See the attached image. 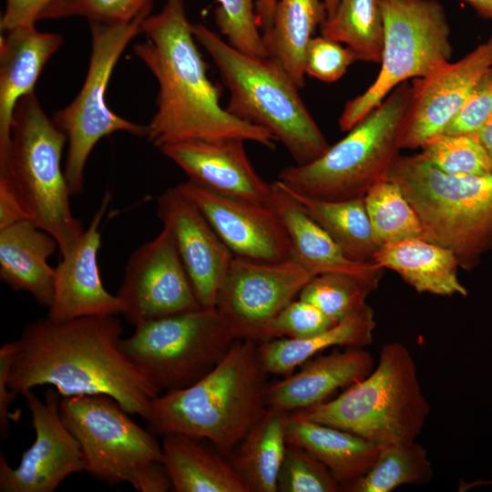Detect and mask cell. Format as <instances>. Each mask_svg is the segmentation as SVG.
I'll return each instance as SVG.
<instances>
[{"label":"cell","mask_w":492,"mask_h":492,"mask_svg":"<svg viewBox=\"0 0 492 492\" xmlns=\"http://www.w3.org/2000/svg\"><path fill=\"white\" fill-rule=\"evenodd\" d=\"M375 328L373 308L364 304L331 328L309 338H278L259 343L264 372L288 375L320 351L332 346L365 347L373 343Z\"/></svg>","instance_id":"obj_28"},{"label":"cell","mask_w":492,"mask_h":492,"mask_svg":"<svg viewBox=\"0 0 492 492\" xmlns=\"http://www.w3.org/2000/svg\"><path fill=\"white\" fill-rule=\"evenodd\" d=\"M192 30L229 90L228 112L270 131L297 165L309 163L328 149L300 88L278 64L234 48L203 24H193Z\"/></svg>","instance_id":"obj_4"},{"label":"cell","mask_w":492,"mask_h":492,"mask_svg":"<svg viewBox=\"0 0 492 492\" xmlns=\"http://www.w3.org/2000/svg\"><path fill=\"white\" fill-rule=\"evenodd\" d=\"M374 368L364 347H347L309 361L297 373L268 384L267 406L293 413L325 401L337 389L365 378Z\"/></svg>","instance_id":"obj_22"},{"label":"cell","mask_w":492,"mask_h":492,"mask_svg":"<svg viewBox=\"0 0 492 492\" xmlns=\"http://www.w3.org/2000/svg\"><path fill=\"white\" fill-rule=\"evenodd\" d=\"M432 466L425 448L415 441L383 446L362 477L343 488L348 492H389L405 484L429 480Z\"/></svg>","instance_id":"obj_33"},{"label":"cell","mask_w":492,"mask_h":492,"mask_svg":"<svg viewBox=\"0 0 492 492\" xmlns=\"http://www.w3.org/2000/svg\"><path fill=\"white\" fill-rule=\"evenodd\" d=\"M116 295L122 315L134 326L201 308L166 227L129 256Z\"/></svg>","instance_id":"obj_14"},{"label":"cell","mask_w":492,"mask_h":492,"mask_svg":"<svg viewBox=\"0 0 492 492\" xmlns=\"http://www.w3.org/2000/svg\"><path fill=\"white\" fill-rule=\"evenodd\" d=\"M327 16L323 0H277L272 24L261 33L268 58L302 88L307 46Z\"/></svg>","instance_id":"obj_29"},{"label":"cell","mask_w":492,"mask_h":492,"mask_svg":"<svg viewBox=\"0 0 492 492\" xmlns=\"http://www.w3.org/2000/svg\"><path fill=\"white\" fill-rule=\"evenodd\" d=\"M240 138L189 139L158 148L189 179L220 194L270 204L272 184L255 170Z\"/></svg>","instance_id":"obj_20"},{"label":"cell","mask_w":492,"mask_h":492,"mask_svg":"<svg viewBox=\"0 0 492 492\" xmlns=\"http://www.w3.org/2000/svg\"><path fill=\"white\" fill-rule=\"evenodd\" d=\"M411 97L412 86L399 85L343 138L309 163L282 169L278 180L293 193L320 200L364 198L387 178L399 154V134Z\"/></svg>","instance_id":"obj_8"},{"label":"cell","mask_w":492,"mask_h":492,"mask_svg":"<svg viewBox=\"0 0 492 492\" xmlns=\"http://www.w3.org/2000/svg\"><path fill=\"white\" fill-rule=\"evenodd\" d=\"M157 215L172 235L201 307L214 308L234 255L200 210L176 187L158 197Z\"/></svg>","instance_id":"obj_18"},{"label":"cell","mask_w":492,"mask_h":492,"mask_svg":"<svg viewBox=\"0 0 492 492\" xmlns=\"http://www.w3.org/2000/svg\"><path fill=\"white\" fill-rule=\"evenodd\" d=\"M67 141L33 93L17 102L10 145L0 159V178L15 193L28 220L55 238L61 258L73 251L85 231L72 212V195L61 167Z\"/></svg>","instance_id":"obj_5"},{"label":"cell","mask_w":492,"mask_h":492,"mask_svg":"<svg viewBox=\"0 0 492 492\" xmlns=\"http://www.w3.org/2000/svg\"><path fill=\"white\" fill-rule=\"evenodd\" d=\"M153 0H55L41 14L39 20L83 16L87 21L128 22Z\"/></svg>","instance_id":"obj_39"},{"label":"cell","mask_w":492,"mask_h":492,"mask_svg":"<svg viewBox=\"0 0 492 492\" xmlns=\"http://www.w3.org/2000/svg\"><path fill=\"white\" fill-rule=\"evenodd\" d=\"M429 413L413 356L405 344L394 342L382 347L377 365L365 378L331 401L291 415L383 446L415 441Z\"/></svg>","instance_id":"obj_6"},{"label":"cell","mask_w":492,"mask_h":492,"mask_svg":"<svg viewBox=\"0 0 492 492\" xmlns=\"http://www.w3.org/2000/svg\"><path fill=\"white\" fill-rule=\"evenodd\" d=\"M63 43L60 35L35 26L2 32L0 37V159L8 150L14 112L21 97L33 94L47 61Z\"/></svg>","instance_id":"obj_21"},{"label":"cell","mask_w":492,"mask_h":492,"mask_svg":"<svg viewBox=\"0 0 492 492\" xmlns=\"http://www.w3.org/2000/svg\"><path fill=\"white\" fill-rule=\"evenodd\" d=\"M314 276L292 258L260 262L234 257L215 307L239 339L261 343L272 319Z\"/></svg>","instance_id":"obj_13"},{"label":"cell","mask_w":492,"mask_h":492,"mask_svg":"<svg viewBox=\"0 0 492 492\" xmlns=\"http://www.w3.org/2000/svg\"><path fill=\"white\" fill-rule=\"evenodd\" d=\"M13 350L12 342L4 343L0 348V433L3 440L8 437L11 420L15 417L9 408L17 396L8 386Z\"/></svg>","instance_id":"obj_44"},{"label":"cell","mask_w":492,"mask_h":492,"mask_svg":"<svg viewBox=\"0 0 492 492\" xmlns=\"http://www.w3.org/2000/svg\"><path fill=\"white\" fill-rule=\"evenodd\" d=\"M279 492L343 491L329 469L308 450L292 444L286 446L277 480Z\"/></svg>","instance_id":"obj_37"},{"label":"cell","mask_w":492,"mask_h":492,"mask_svg":"<svg viewBox=\"0 0 492 492\" xmlns=\"http://www.w3.org/2000/svg\"><path fill=\"white\" fill-rule=\"evenodd\" d=\"M266 374L259 343L237 339L201 379L155 397L147 428L155 436L179 433L206 439L229 457L268 407Z\"/></svg>","instance_id":"obj_3"},{"label":"cell","mask_w":492,"mask_h":492,"mask_svg":"<svg viewBox=\"0 0 492 492\" xmlns=\"http://www.w3.org/2000/svg\"><path fill=\"white\" fill-rule=\"evenodd\" d=\"M475 9L492 20V0H466Z\"/></svg>","instance_id":"obj_48"},{"label":"cell","mask_w":492,"mask_h":492,"mask_svg":"<svg viewBox=\"0 0 492 492\" xmlns=\"http://www.w3.org/2000/svg\"><path fill=\"white\" fill-rule=\"evenodd\" d=\"M175 187L200 210L234 257L260 262L292 258L289 235L271 204L225 196L190 179Z\"/></svg>","instance_id":"obj_16"},{"label":"cell","mask_w":492,"mask_h":492,"mask_svg":"<svg viewBox=\"0 0 492 492\" xmlns=\"http://www.w3.org/2000/svg\"><path fill=\"white\" fill-rule=\"evenodd\" d=\"M364 201L379 248L422 238L423 229L415 210L400 187L388 177L373 185L364 196Z\"/></svg>","instance_id":"obj_34"},{"label":"cell","mask_w":492,"mask_h":492,"mask_svg":"<svg viewBox=\"0 0 492 492\" xmlns=\"http://www.w3.org/2000/svg\"><path fill=\"white\" fill-rule=\"evenodd\" d=\"M239 339L214 308L141 323L120 349L159 393L191 385L210 372Z\"/></svg>","instance_id":"obj_10"},{"label":"cell","mask_w":492,"mask_h":492,"mask_svg":"<svg viewBox=\"0 0 492 492\" xmlns=\"http://www.w3.org/2000/svg\"><path fill=\"white\" fill-rule=\"evenodd\" d=\"M110 199L111 194L107 192L76 247L55 268L54 296L46 316L53 321L123 313L120 300L102 283L97 261L99 227Z\"/></svg>","instance_id":"obj_19"},{"label":"cell","mask_w":492,"mask_h":492,"mask_svg":"<svg viewBox=\"0 0 492 492\" xmlns=\"http://www.w3.org/2000/svg\"><path fill=\"white\" fill-rule=\"evenodd\" d=\"M55 0H5L0 29L5 32L19 26H35L41 14Z\"/></svg>","instance_id":"obj_43"},{"label":"cell","mask_w":492,"mask_h":492,"mask_svg":"<svg viewBox=\"0 0 492 492\" xmlns=\"http://www.w3.org/2000/svg\"><path fill=\"white\" fill-rule=\"evenodd\" d=\"M303 210L337 243L344 255L358 262H372L379 247L374 241L364 198L320 200L292 192Z\"/></svg>","instance_id":"obj_31"},{"label":"cell","mask_w":492,"mask_h":492,"mask_svg":"<svg viewBox=\"0 0 492 492\" xmlns=\"http://www.w3.org/2000/svg\"><path fill=\"white\" fill-rule=\"evenodd\" d=\"M214 21L234 48L256 56L268 57L257 23L255 0H217Z\"/></svg>","instance_id":"obj_38"},{"label":"cell","mask_w":492,"mask_h":492,"mask_svg":"<svg viewBox=\"0 0 492 492\" xmlns=\"http://www.w3.org/2000/svg\"><path fill=\"white\" fill-rule=\"evenodd\" d=\"M152 5L128 22L89 21L91 52L87 73L77 97L53 115V121L67 135L65 176L72 196L84 190L87 160L97 143L117 131L147 137V126L129 121L109 109L106 93L111 74L130 41L141 33Z\"/></svg>","instance_id":"obj_12"},{"label":"cell","mask_w":492,"mask_h":492,"mask_svg":"<svg viewBox=\"0 0 492 492\" xmlns=\"http://www.w3.org/2000/svg\"><path fill=\"white\" fill-rule=\"evenodd\" d=\"M24 220L28 219L22 204L6 180L0 178V230Z\"/></svg>","instance_id":"obj_45"},{"label":"cell","mask_w":492,"mask_h":492,"mask_svg":"<svg viewBox=\"0 0 492 492\" xmlns=\"http://www.w3.org/2000/svg\"><path fill=\"white\" fill-rule=\"evenodd\" d=\"M374 261L395 272L417 292L467 296L457 278L458 260L448 248L423 238H412L379 248Z\"/></svg>","instance_id":"obj_27"},{"label":"cell","mask_w":492,"mask_h":492,"mask_svg":"<svg viewBox=\"0 0 492 492\" xmlns=\"http://www.w3.org/2000/svg\"><path fill=\"white\" fill-rule=\"evenodd\" d=\"M161 448L175 492H250L229 458L206 439L169 433L162 436Z\"/></svg>","instance_id":"obj_25"},{"label":"cell","mask_w":492,"mask_h":492,"mask_svg":"<svg viewBox=\"0 0 492 492\" xmlns=\"http://www.w3.org/2000/svg\"><path fill=\"white\" fill-rule=\"evenodd\" d=\"M355 61L349 47L323 36H313L305 53L304 70L306 75L330 83L340 79Z\"/></svg>","instance_id":"obj_41"},{"label":"cell","mask_w":492,"mask_h":492,"mask_svg":"<svg viewBox=\"0 0 492 492\" xmlns=\"http://www.w3.org/2000/svg\"><path fill=\"white\" fill-rule=\"evenodd\" d=\"M59 409L90 477L110 486L128 483L139 492L171 490L156 436L136 424L114 398L65 396Z\"/></svg>","instance_id":"obj_9"},{"label":"cell","mask_w":492,"mask_h":492,"mask_svg":"<svg viewBox=\"0 0 492 492\" xmlns=\"http://www.w3.org/2000/svg\"><path fill=\"white\" fill-rule=\"evenodd\" d=\"M492 115V67L475 87L442 134H474Z\"/></svg>","instance_id":"obj_42"},{"label":"cell","mask_w":492,"mask_h":492,"mask_svg":"<svg viewBox=\"0 0 492 492\" xmlns=\"http://www.w3.org/2000/svg\"><path fill=\"white\" fill-rule=\"evenodd\" d=\"M322 36L349 47L357 61L380 63L384 42L381 0H339Z\"/></svg>","instance_id":"obj_32"},{"label":"cell","mask_w":492,"mask_h":492,"mask_svg":"<svg viewBox=\"0 0 492 492\" xmlns=\"http://www.w3.org/2000/svg\"><path fill=\"white\" fill-rule=\"evenodd\" d=\"M384 42L375 80L348 100L339 118L349 131L399 85L422 78L450 61L452 46L446 11L437 0H381Z\"/></svg>","instance_id":"obj_11"},{"label":"cell","mask_w":492,"mask_h":492,"mask_svg":"<svg viewBox=\"0 0 492 492\" xmlns=\"http://www.w3.org/2000/svg\"><path fill=\"white\" fill-rule=\"evenodd\" d=\"M421 149L419 156L446 173L492 174V160L473 134H440Z\"/></svg>","instance_id":"obj_36"},{"label":"cell","mask_w":492,"mask_h":492,"mask_svg":"<svg viewBox=\"0 0 492 492\" xmlns=\"http://www.w3.org/2000/svg\"><path fill=\"white\" fill-rule=\"evenodd\" d=\"M59 249L55 238L28 220L0 230V278L14 291L28 292L48 308L55 268L48 259Z\"/></svg>","instance_id":"obj_24"},{"label":"cell","mask_w":492,"mask_h":492,"mask_svg":"<svg viewBox=\"0 0 492 492\" xmlns=\"http://www.w3.org/2000/svg\"><path fill=\"white\" fill-rule=\"evenodd\" d=\"M491 477H492V472H491ZM480 484L492 485V479L490 481H487V482H481V483L479 482L478 484H476V485H480Z\"/></svg>","instance_id":"obj_50"},{"label":"cell","mask_w":492,"mask_h":492,"mask_svg":"<svg viewBox=\"0 0 492 492\" xmlns=\"http://www.w3.org/2000/svg\"><path fill=\"white\" fill-rule=\"evenodd\" d=\"M23 396L36 438L15 468L0 453V491L53 492L67 477L84 471L80 446L61 417L62 395L55 387H47L44 400L33 389Z\"/></svg>","instance_id":"obj_15"},{"label":"cell","mask_w":492,"mask_h":492,"mask_svg":"<svg viewBox=\"0 0 492 492\" xmlns=\"http://www.w3.org/2000/svg\"><path fill=\"white\" fill-rule=\"evenodd\" d=\"M288 444L299 446L318 458L342 490L362 477L374 463L382 446L351 432L289 414L285 421Z\"/></svg>","instance_id":"obj_26"},{"label":"cell","mask_w":492,"mask_h":492,"mask_svg":"<svg viewBox=\"0 0 492 492\" xmlns=\"http://www.w3.org/2000/svg\"><path fill=\"white\" fill-rule=\"evenodd\" d=\"M337 323L314 304L298 298L289 302L272 319L264 333L263 341L278 338L305 339Z\"/></svg>","instance_id":"obj_40"},{"label":"cell","mask_w":492,"mask_h":492,"mask_svg":"<svg viewBox=\"0 0 492 492\" xmlns=\"http://www.w3.org/2000/svg\"><path fill=\"white\" fill-rule=\"evenodd\" d=\"M491 67L492 36L458 61L416 78L399 134V149L421 148L442 134Z\"/></svg>","instance_id":"obj_17"},{"label":"cell","mask_w":492,"mask_h":492,"mask_svg":"<svg viewBox=\"0 0 492 492\" xmlns=\"http://www.w3.org/2000/svg\"><path fill=\"white\" fill-rule=\"evenodd\" d=\"M473 135L477 138L492 160V115Z\"/></svg>","instance_id":"obj_47"},{"label":"cell","mask_w":492,"mask_h":492,"mask_svg":"<svg viewBox=\"0 0 492 492\" xmlns=\"http://www.w3.org/2000/svg\"><path fill=\"white\" fill-rule=\"evenodd\" d=\"M289 413L268 406L228 457L250 492H277Z\"/></svg>","instance_id":"obj_30"},{"label":"cell","mask_w":492,"mask_h":492,"mask_svg":"<svg viewBox=\"0 0 492 492\" xmlns=\"http://www.w3.org/2000/svg\"><path fill=\"white\" fill-rule=\"evenodd\" d=\"M270 201L290 238L292 258L314 275L346 272L381 280L384 268L376 262H358L348 259L337 243L316 223L277 179L272 183Z\"/></svg>","instance_id":"obj_23"},{"label":"cell","mask_w":492,"mask_h":492,"mask_svg":"<svg viewBox=\"0 0 492 492\" xmlns=\"http://www.w3.org/2000/svg\"><path fill=\"white\" fill-rule=\"evenodd\" d=\"M192 25L184 0H167L142 24L146 40L137 43L133 52L159 84L157 110L146 138L157 148L189 139L240 138L273 149L277 140L270 131L220 105V89L209 78Z\"/></svg>","instance_id":"obj_2"},{"label":"cell","mask_w":492,"mask_h":492,"mask_svg":"<svg viewBox=\"0 0 492 492\" xmlns=\"http://www.w3.org/2000/svg\"><path fill=\"white\" fill-rule=\"evenodd\" d=\"M276 3L277 0H255L257 23L262 32L272 24Z\"/></svg>","instance_id":"obj_46"},{"label":"cell","mask_w":492,"mask_h":492,"mask_svg":"<svg viewBox=\"0 0 492 492\" xmlns=\"http://www.w3.org/2000/svg\"><path fill=\"white\" fill-rule=\"evenodd\" d=\"M379 282L346 272H324L313 277L298 297L339 322L366 304V298L377 289Z\"/></svg>","instance_id":"obj_35"},{"label":"cell","mask_w":492,"mask_h":492,"mask_svg":"<svg viewBox=\"0 0 492 492\" xmlns=\"http://www.w3.org/2000/svg\"><path fill=\"white\" fill-rule=\"evenodd\" d=\"M123 332L116 316L30 322L12 342L8 386L16 395L41 385L62 397L105 395L147 420L160 394L121 351Z\"/></svg>","instance_id":"obj_1"},{"label":"cell","mask_w":492,"mask_h":492,"mask_svg":"<svg viewBox=\"0 0 492 492\" xmlns=\"http://www.w3.org/2000/svg\"><path fill=\"white\" fill-rule=\"evenodd\" d=\"M387 177L415 210L422 238L452 250L460 268L476 269L492 250V174H448L419 154H398Z\"/></svg>","instance_id":"obj_7"},{"label":"cell","mask_w":492,"mask_h":492,"mask_svg":"<svg viewBox=\"0 0 492 492\" xmlns=\"http://www.w3.org/2000/svg\"><path fill=\"white\" fill-rule=\"evenodd\" d=\"M338 1L339 0H323V3H324V5H325V9H326V13H327V16L332 15L337 5H338Z\"/></svg>","instance_id":"obj_49"}]
</instances>
